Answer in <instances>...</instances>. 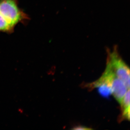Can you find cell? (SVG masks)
Here are the masks:
<instances>
[{"label": "cell", "instance_id": "1", "mask_svg": "<svg viewBox=\"0 0 130 130\" xmlns=\"http://www.w3.org/2000/svg\"><path fill=\"white\" fill-rule=\"evenodd\" d=\"M28 15L20 8L18 0H0V23L13 32L20 23L25 24Z\"/></svg>", "mask_w": 130, "mask_h": 130}, {"label": "cell", "instance_id": "2", "mask_svg": "<svg viewBox=\"0 0 130 130\" xmlns=\"http://www.w3.org/2000/svg\"><path fill=\"white\" fill-rule=\"evenodd\" d=\"M108 63L117 77L121 80L128 88H130V69L119 55L116 48L108 52Z\"/></svg>", "mask_w": 130, "mask_h": 130}, {"label": "cell", "instance_id": "3", "mask_svg": "<svg viewBox=\"0 0 130 130\" xmlns=\"http://www.w3.org/2000/svg\"><path fill=\"white\" fill-rule=\"evenodd\" d=\"M111 88L112 94L120 104L127 91L129 88H128L124 83L118 78L116 75H115L112 80Z\"/></svg>", "mask_w": 130, "mask_h": 130}, {"label": "cell", "instance_id": "4", "mask_svg": "<svg viewBox=\"0 0 130 130\" xmlns=\"http://www.w3.org/2000/svg\"><path fill=\"white\" fill-rule=\"evenodd\" d=\"M121 115L120 120H130V89H128L125 93L121 103Z\"/></svg>", "mask_w": 130, "mask_h": 130}, {"label": "cell", "instance_id": "5", "mask_svg": "<svg viewBox=\"0 0 130 130\" xmlns=\"http://www.w3.org/2000/svg\"><path fill=\"white\" fill-rule=\"evenodd\" d=\"M97 87L98 88L99 93L103 97H109L112 93L111 88L107 85L102 84Z\"/></svg>", "mask_w": 130, "mask_h": 130}, {"label": "cell", "instance_id": "6", "mask_svg": "<svg viewBox=\"0 0 130 130\" xmlns=\"http://www.w3.org/2000/svg\"><path fill=\"white\" fill-rule=\"evenodd\" d=\"M72 129L75 130H89V129H91V128H88V127L84 126H82V125H79V126L75 127L74 128H72Z\"/></svg>", "mask_w": 130, "mask_h": 130}]
</instances>
